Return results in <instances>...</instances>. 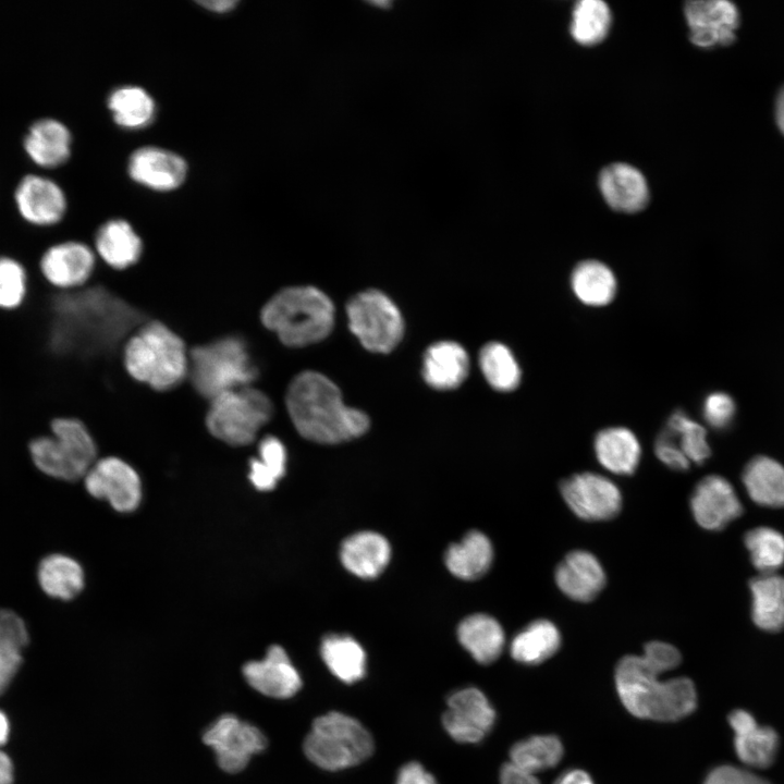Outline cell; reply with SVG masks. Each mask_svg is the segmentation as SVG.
Returning <instances> with one entry per match:
<instances>
[{
    "instance_id": "83f0119b",
    "label": "cell",
    "mask_w": 784,
    "mask_h": 784,
    "mask_svg": "<svg viewBox=\"0 0 784 784\" xmlns=\"http://www.w3.org/2000/svg\"><path fill=\"white\" fill-rule=\"evenodd\" d=\"M742 480L754 502L768 507H784V466L758 455L745 466Z\"/></svg>"
},
{
    "instance_id": "484cf974",
    "label": "cell",
    "mask_w": 784,
    "mask_h": 784,
    "mask_svg": "<svg viewBox=\"0 0 784 784\" xmlns=\"http://www.w3.org/2000/svg\"><path fill=\"white\" fill-rule=\"evenodd\" d=\"M593 446L599 463L617 475L633 474L640 461L639 441L624 427L602 429L597 433Z\"/></svg>"
},
{
    "instance_id": "ee69618b",
    "label": "cell",
    "mask_w": 784,
    "mask_h": 784,
    "mask_svg": "<svg viewBox=\"0 0 784 784\" xmlns=\"http://www.w3.org/2000/svg\"><path fill=\"white\" fill-rule=\"evenodd\" d=\"M28 274L24 265L10 256H0V310L20 308L27 296Z\"/></svg>"
},
{
    "instance_id": "3957f363",
    "label": "cell",
    "mask_w": 784,
    "mask_h": 784,
    "mask_svg": "<svg viewBox=\"0 0 784 784\" xmlns=\"http://www.w3.org/2000/svg\"><path fill=\"white\" fill-rule=\"evenodd\" d=\"M261 321L287 346H305L323 340L334 323L330 298L314 286L286 287L261 309Z\"/></svg>"
},
{
    "instance_id": "603a6c76",
    "label": "cell",
    "mask_w": 784,
    "mask_h": 784,
    "mask_svg": "<svg viewBox=\"0 0 784 784\" xmlns=\"http://www.w3.org/2000/svg\"><path fill=\"white\" fill-rule=\"evenodd\" d=\"M468 371V355L456 342H437L429 346L424 355L422 377L433 389H454L463 383Z\"/></svg>"
},
{
    "instance_id": "7a4b0ae2",
    "label": "cell",
    "mask_w": 784,
    "mask_h": 784,
    "mask_svg": "<svg viewBox=\"0 0 784 784\" xmlns=\"http://www.w3.org/2000/svg\"><path fill=\"white\" fill-rule=\"evenodd\" d=\"M660 674L642 656L624 657L615 671L624 707L637 718L657 721H676L690 714L697 705L694 683L686 677L663 682Z\"/></svg>"
},
{
    "instance_id": "d4e9b609",
    "label": "cell",
    "mask_w": 784,
    "mask_h": 784,
    "mask_svg": "<svg viewBox=\"0 0 784 784\" xmlns=\"http://www.w3.org/2000/svg\"><path fill=\"white\" fill-rule=\"evenodd\" d=\"M71 140V133L63 123L54 119H40L28 128L24 148L38 166L54 168L69 159Z\"/></svg>"
},
{
    "instance_id": "f6af8a7d",
    "label": "cell",
    "mask_w": 784,
    "mask_h": 784,
    "mask_svg": "<svg viewBox=\"0 0 784 784\" xmlns=\"http://www.w3.org/2000/svg\"><path fill=\"white\" fill-rule=\"evenodd\" d=\"M735 413L732 397L724 392H714L703 403V417L715 429H724L731 424Z\"/></svg>"
},
{
    "instance_id": "8fae6325",
    "label": "cell",
    "mask_w": 784,
    "mask_h": 784,
    "mask_svg": "<svg viewBox=\"0 0 784 784\" xmlns=\"http://www.w3.org/2000/svg\"><path fill=\"white\" fill-rule=\"evenodd\" d=\"M83 479L90 495L107 500L118 512H133L140 503L139 476L121 458L109 456L96 461Z\"/></svg>"
},
{
    "instance_id": "f546056e",
    "label": "cell",
    "mask_w": 784,
    "mask_h": 784,
    "mask_svg": "<svg viewBox=\"0 0 784 784\" xmlns=\"http://www.w3.org/2000/svg\"><path fill=\"white\" fill-rule=\"evenodd\" d=\"M37 580L42 591L54 599L71 600L84 587V571L73 558L53 553L41 559Z\"/></svg>"
},
{
    "instance_id": "9f6ffc18",
    "label": "cell",
    "mask_w": 784,
    "mask_h": 784,
    "mask_svg": "<svg viewBox=\"0 0 784 784\" xmlns=\"http://www.w3.org/2000/svg\"><path fill=\"white\" fill-rule=\"evenodd\" d=\"M10 734V723L7 715L0 710V746L8 742Z\"/></svg>"
},
{
    "instance_id": "8992f818",
    "label": "cell",
    "mask_w": 784,
    "mask_h": 784,
    "mask_svg": "<svg viewBox=\"0 0 784 784\" xmlns=\"http://www.w3.org/2000/svg\"><path fill=\"white\" fill-rule=\"evenodd\" d=\"M372 751L373 739L362 723L335 711L317 718L304 742L306 757L328 771L356 765Z\"/></svg>"
},
{
    "instance_id": "2e32d148",
    "label": "cell",
    "mask_w": 784,
    "mask_h": 784,
    "mask_svg": "<svg viewBox=\"0 0 784 784\" xmlns=\"http://www.w3.org/2000/svg\"><path fill=\"white\" fill-rule=\"evenodd\" d=\"M690 509L695 520L708 530H721L743 514L733 486L718 475L707 476L697 483Z\"/></svg>"
},
{
    "instance_id": "7bdbcfd3",
    "label": "cell",
    "mask_w": 784,
    "mask_h": 784,
    "mask_svg": "<svg viewBox=\"0 0 784 784\" xmlns=\"http://www.w3.org/2000/svg\"><path fill=\"white\" fill-rule=\"evenodd\" d=\"M665 429L689 462L702 464L710 456L706 429L683 411L671 415Z\"/></svg>"
},
{
    "instance_id": "7dc6e473",
    "label": "cell",
    "mask_w": 784,
    "mask_h": 784,
    "mask_svg": "<svg viewBox=\"0 0 784 784\" xmlns=\"http://www.w3.org/2000/svg\"><path fill=\"white\" fill-rule=\"evenodd\" d=\"M644 659L659 671L666 672L681 663V653L672 645L651 641L645 646Z\"/></svg>"
},
{
    "instance_id": "9a60e30c",
    "label": "cell",
    "mask_w": 784,
    "mask_h": 784,
    "mask_svg": "<svg viewBox=\"0 0 784 784\" xmlns=\"http://www.w3.org/2000/svg\"><path fill=\"white\" fill-rule=\"evenodd\" d=\"M42 278L53 287L74 290L82 286L95 268V255L84 243L66 241L48 247L38 262Z\"/></svg>"
},
{
    "instance_id": "cb8c5ba5",
    "label": "cell",
    "mask_w": 784,
    "mask_h": 784,
    "mask_svg": "<svg viewBox=\"0 0 784 784\" xmlns=\"http://www.w3.org/2000/svg\"><path fill=\"white\" fill-rule=\"evenodd\" d=\"M344 567L364 579L377 577L390 561L391 548L388 540L373 531H362L344 540L341 547Z\"/></svg>"
},
{
    "instance_id": "ac0fdd59",
    "label": "cell",
    "mask_w": 784,
    "mask_h": 784,
    "mask_svg": "<svg viewBox=\"0 0 784 784\" xmlns=\"http://www.w3.org/2000/svg\"><path fill=\"white\" fill-rule=\"evenodd\" d=\"M243 675L254 689L272 698H290L302 687L297 670L278 645L269 647L262 660L247 662Z\"/></svg>"
},
{
    "instance_id": "d590c367",
    "label": "cell",
    "mask_w": 784,
    "mask_h": 784,
    "mask_svg": "<svg viewBox=\"0 0 784 784\" xmlns=\"http://www.w3.org/2000/svg\"><path fill=\"white\" fill-rule=\"evenodd\" d=\"M28 639L25 622L11 610H0V695L15 677Z\"/></svg>"
},
{
    "instance_id": "60d3db41",
    "label": "cell",
    "mask_w": 784,
    "mask_h": 784,
    "mask_svg": "<svg viewBox=\"0 0 784 784\" xmlns=\"http://www.w3.org/2000/svg\"><path fill=\"white\" fill-rule=\"evenodd\" d=\"M510 756L511 762L535 774L556 765L563 756V746L555 736L537 735L516 743Z\"/></svg>"
},
{
    "instance_id": "4dcf8cb0",
    "label": "cell",
    "mask_w": 784,
    "mask_h": 784,
    "mask_svg": "<svg viewBox=\"0 0 784 784\" xmlns=\"http://www.w3.org/2000/svg\"><path fill=\"white\" fill-rule=\"evenodd\" d=\"M461 645L482 664L495 661L504 647V632L499 622L487 614H474L457 628Z\"/></svg>"
},
{
    "instance_id": "e0dca14e",
    "label": "cell",
    "mask_w": 784,
    "mask_h": 784,
    "mask_svg": "<svg viewBox=\"0 0 784 784\" xmlns=\"http://www.w3.org/2000/svg\"><path fill=\"white\" fill-rule=\"evenodd\" d=\"M14 198L20 215L34 225H53L66 210L61 187L52 180L36 174L25 175L20 181Z\"/></svg>"
},
{
    "instance_id": "5b68a950",
    "label": "cell",
    "mask_w": 784,
    "mask_h": 784,
    "mask_svg": "<svg viewBox=\"0 0 784 784\" xmlns=\"http://www.w3.org/2000/svg\"><path fill=\"white\" fill-rule=\"evenodd\" d=\"M50 432L29 441L34 465L57 479L84 478L97 461L96 443L87 427L77 418L57 417L50 422Z\"/></svg>"
},
{
    "instance_id": "f5cc1de1",
    "label": "cell",
    "mask_w": 784,
    "mask_h": 784,
    "mask_svg": "<svg viewBox=\"0 0 784 784\" xmlns=\"http://www.w3.org/2000/svg\"><path fill=\"white\" fill-rule=\"evenodd\" d=\"M13 763L11 758L0 750V784H13Z\"/></svg>"
},
{
    "instance_id": "7c38bea8",
    "label": "cell",
    "mask_w": 784,
    "mask_h": 784,
    "mask_svg": "<svg viewBox=\"0 0 784 784\" xmlns=\"http://www.w3.org/2000/svg\"><path fill=\"white\" fill-rule=\"evenodd\" d=\"M569 509L586 520H607L620 513L622 495L614 482L595 473H580L560 483Z\"/></svg>"
},
{
    "instance_id": "6da1fadb",
    "label": "cell",
    "mask_w": 784,
    "mask_h": 784,
    "mask_svg": "<svg viewBox=\"0 0 784 784\" xmlns=\"http://www.w3.org/2000/svg\"><path fill=\"white\" fill-rule=\"evenodd\" d=\"M285 403L296 430L314 442L341 443L369 428L368 416L346 406L339 388L316 371H304L292 380Z\"/></svg>"
},
{
    "instance_id": "277c9868",
    "label": "cell",
    "mask_w": 784,
    "mask_h": 784,
    "mask_svg": "<svg viewBox=\"0 0 784 784\" xmlns=\"http://www.w3.org/2000/svg\"><path fill=\"white\" fill-rule=\"evenodd\" d=\"M124 365L135 380L159 391L174 388L188 372L182 339L157 321L143 326L130 338Z\"/></svg>"
},
{
    "instance_id": "db71d44e",
    "label": "cell",
    "mask_w": 784,
    "mask_h": 784,
    "mask_svg": "<svg viewBox=\"0 0 784 784\" xmlns=\"http://www.w3.org/2000/svg\"><path fill=\"white\" fill-rule=\"evenodd\" d=\"M199 3L210 11L222 13V12L232 10L236 5L237 2L232 1V0H220V1H203Z\"/></svg>"
},
{
    "instance_id": "9c48e42d",
    "label": "cell",
    "mask_w": 784,
    "mask_h": 784,
    "mask_svg": "<svg viewBox=\"0 0 784 784\" xmlns=\"http://www.w3.org/2000/svg\"><path fill=\"white\" fill-rule=\"evenodd\" d=\"M351 331L375 353H389L402 340L404 321L396 305L382 292L358 293L346 305Z\"/></svg>"
},
{
    "instance_id": "816d5d0a",
    "label": "cell",
    "mask_w": 784,
    "mask_h": 784,
    "mask_svg": "<svg viewBox=\"0 0 784 784\" xmlns=\"http://www.w3.org/2000/svg\"><path fill=\"white\" fill-rule=\"evenodd\" d=\"M554 784H593V782L585 771L571 770L563 773Z\"/></svg>"
},
{
    "instance_id": "681fc988",
    "label": "cell",
    "mask_w": 784,
    "mask_h": 784,
    "mask_svg": "<svg viewBox=\"0 0 784 784\" xmlns=\"http://www.w3.org/2000/svg\"><path fill=\"white\" fill-rule=\"evenodd\" d=\"M396 784H437V782L421 764L409 762L400 770Z\"/></svg>"
},
{
    "instance_id": "f35d334b",
    "label": "cell",
    "mask_w": 784,
    "mask_h": 784,
    "mask_svg": "<svg viewBox=\"0 0 784 784\" xmlns=\"http://www.w3.org/2000/svg\"><path fill=\"white\" fill-rule=\"evenodd\" d=\"M611 21V11L605 2L580 0L572 12L571 35L583 46L597 45L607 37Z\"/></svg>"
},
{
    "instance_id": "4fadbf2b",
    "label": "cell",
    "mask_w": 784,
    "mask_h": 784,
    "mask_svg": "<svg viewBox=\"0 0 784 784\" xmlns=\"http://www.w3.org/2000/svg\"><path fill=\"white\" fill-rule=\"evenodd\" d=\"M495 712L487 697L468 687L452 694L442 723L449 735L458 743H478L494 724Z\"/></svg>"
},
{
    "instance_id": "f1b7e54d",
    "label": "cell",
    "mask_w": 784,
    "mask_h": 784,
    "mask_svg": "<svg viewBox=\"0 0 784 784\" xmlns=\"http://www.w3.org/2000/svg\"><path fill=\"white\" fill-rule=\"evenodd\" d=\"M95 244L99 256L114 269H125L135 264L143 246L132 225L121 219L110 220L101 225Z\"/></svg>"
},
{
    "instance_id": "ab89813d",
    "label": "cell",
    "mask_w": 784,
    "mask_h": 784,
    "mask_svg": "<svg viewBox=\"0 0 784 784\" xmlns=\"http://www.w3.org/2000/svg\"><path fill=\"white\" fill-rule=\"evenodd\" d=\"M286 450L273 436L265 437L258 446V457L249 461L248 478L259 491L272 490L285 473Z\"/></svg>"
},
{
    "instance_id": "4316f807",
    "label": "cell",
    "mask_w": 784,
    "mask_h": 784,
    "mask_svg": "<svg viewBox=\"0 0 784 784\" xmlns=\"http://www.w3.org/2000/svg\"><path fill=\"white\" fill-rule=\"evenodd\" d=\"M751 618L765 632L784 628V577L764 573L750 579Z\"/></svg>"
},
{
    "instance_id": "44dd1931",
    "label": "cell",
    "mask_w": 784,
    "mask_h": 784,
    "mask_svg": "<svg viewBox=\"0 0 784 784\" xmlns=\"http://www.w3.org/2000/svg\"><path fill=\"white\" fill-rule=\"evenodd\" d=\"M735 733L734 746L738 758L754 768L770 767L779 748V736L769 726H760L745 710H735L728 716Z\"/></svg>"
},
{
    "instance_id": "bcb514c9",
    "label": "cell",
    "mask_w": 784,
    "mask_h": 784,
    "mask_svg": "<svg viewBox=\"0 0 784 784\" xmlns=\"http://www.w3.org/2000/svg\"><path fill=\"white\" fill-rule=\"evenodd\" d=\"M654 452L663 464L674 470H686L689 468L690 462L676 445L665 428L656 439Z\"/></svg>"
},
{
    "instance_id": "52a82bcc",
    "label": "cell",
    "mask_w": 784,
    "mask_h": 784,
    "mask_svg": "<svg viewBox=\"0 0 784 784\" xmlns=\"http://www.w3.org/2000/svg\"><path fill=\"white\" fill-rule=\"evenodd\" d=\"M188 369L194 388L210 400L249 385L257 376L245 343L235 336L195 347L191 353Z\"/></svg>"
},
{
    "instance_id": "11a10c76",
    "label": "cell",
    "mask_w": 784,
    "mask_h": 784,
    "mask_svg": "<svg viewBox=\"0 0 784 784\" xmlns=\"http://www.w3.org/2000/svg\"><path fill=\"white\" fill-rule=\"evenodd\" d=\"M775 117L777 126L784 134V87L781 89L776 99Z\"/></svg>"
},
{
    "instance_id": "ffe728a7",
    "label": "cell",
    "mask_w": 784,
    "mask_h": 784,
    "mask_svg": "<svg viewBox=\"0 0 784 784\" xmlns=\"http://www.w3.org/2000/svg\"><path fill=\"white\" fill-rule=\"evenodd\" d=\"M599 188L605 203L614 210L634 213L649 200V189L642 173L627 163H612L599 175Z\"/></svg>"
},
{
    "instance_id": "d6986e66",
    "label": "cell",
    "mask_w": 784,
    "mask_h": 784,
    "mask_svg": "<svg viewBox=\"0 0 784 784\" xmlns=\"http://www.w3.org/2000/svg\"><path fill=\"white\" fill-rule=\"evenodd\" d=\"M186 171L182 157L159 147H142L131 155L128 161L130 176L155 191L175 189L183 183Z\"/></svg>"
},
{
    "instance_id": "74e56055",
    "label": "cell",
    "mask_w": 784,
    "mask_h": 784,
    "mask_svg": "<svg viewBox=\"0 0 784 784\" xmlns=\"http://www.w3.org/2000/svg\"><path fill=\"white\" fill-rule=\"evenodd\" d=\"M479 366L487 382L497 391L511 392L522 380L520 367L503 343H487L479 353Z\"/></svg>"
},
{
    "instance_id": "c3c4849f",
    "label": "cell",
    "mask_w": 784,
    "mask_h": 784,
    "mask_svg": "<svg viewBox=\"0 0 784 784\" xmlns=\"http://www.w3.org/2000/svg\"><path fill=\"white\" fill-rule=\"evenodd\" d=\"M705 784H770L755 773L734 765H721L712 770Z\"/></svg>"
},
{
    "instance_id": "7402d4cb",
    "label": "cell",
    "mask_w": 784,
    "mask_h": 784,
    "mask_svg": "<svg viewBox=\"0 0 784 784\" xmlns=\"http://www.w3.org/2000/svg\"><path fill=\"white\" fill-rule=\"evenodd\" d=\"M555 581L568 598L588 602L595 599L605 585V573L597 558L590 552H569L558 565Z\"/></svg>"
},
{
    "instance_id": "836d02e7",
    "label": "cell",
    "mask_w": 784,
    "mask_h": 784,
    "mask_svg": "<svg viewBox=\"0 0 784 784\" xmlns=\"http://www.w3.org/2000/svg\"><path fill=\"white\" fill-rule=\"evenodd\" d=\"M561 635L548 620H536L522 629L512 640L510 651L514 660L525 664H539L552 657L560 648Z\"/></svg>"
},
{
    "instance_id": "30bf717a",
    "label": "cell",
    "mask_w": 784,
    "mask_h": 784,
    "mask_svg": "<svg viewBox=\"0 0 784 784\" xmlns=\"http://www.w3.org/2000/svg\"><path fill=\"white\" fill-rule=\"evenodd\" d=\"M203 740L212 748L219 767L229 773L244 770L250 758L267 746V738L258 727L233 714H223L212 722Z\"/></svg>"
},
{
    "instance_id": "b9f144b4",
    "label": "cell",
    "mask_w": 784,
    "mask_h": 784,
    "mask_svg": "<svg viewBox=\"0 0 784 784\" xmlns=\"http://www.w3.org/2000/svg\"><path fill=\"white\" fill-rule=\"evenodd\" d=\"M752 565L760 572L772 573L784 565V535L770 527H757L744 536Z\"/></svg>"
},
{
    "instance_id": "f907efd6",
    "label": "cell",
    "mask_w": 784,
    "mask_h": 784,
    "mask_svg": "<svg viewBox=\"0 0 784 784\" xmlns=\"http://www.w3.org/2000/svg\"><path fill=\"white\" fill-rule=\"evenodd\" d=\"M501 784H540L534 773L514 764L505 763L500 772Z\"/></svg>"
},
{
    "instance_id": "5bb4252c",
    "label": "cell",
    "mask_w": 784,
    "mask_h": 784,
    "mask_svg": "<svg viewBox=\"0 0 784 784\" xmlns=\"http://www.w3.org/2000/svg\"><path fill=\"white\" fill-rule=\"evenodd\" d=\"M690 41L701 48L727 46L739 24L737 8L726 0L689 1L684 8Z\"/></svg>"
},
{
    "instance_id": "e575fe53",
    "label": "cell",
    "mask_w": 784,
    "mask_h": 784,
    "mask_svg": "<svg viewBox=\"0 0 784 784\" xmlns=\"http://www.w3.org/2000/svg\"><path fill=\"white\" fill-rule=\"evenodd\" d=\"M321 657L330 672L346 684L357 682L365 675V651L351 636L324 637L321 644Z\"/></svg>"
},
{
    "instance_id": "d6a6232c",
    "label": "cell",
    "mask_w": 784,
    "mask_h": 784,
    "mask_svg": "<svg viewBox=\"0 0 784 784\" xmlns=\"http://www.w3.org/2000/svg\"><path fill=\"white\" fill-rule=\"evenodd\" d=\"M492 558L493 550L488 537L480 531H470L461 542L448 549L445 564L454 576L473 580L487 573Z\"/></svg>"
},
{
    "instance_id": "8d00e7d4",
    "label": "cell",
    "mask_w": 784,
    "mask_h": 784,
    "mask_svg": "<svg viewBox=\"0 0 784 784\" xmlns=\"http://www.w3.org/2000/svg\"><path fill=\"white\" fill-rule=\"evenodd\" d=\"M108 107L117 124L124 128H142L154 119L156 107L149 94L140 87L125 86L113 90Z\"/></svg>"
},
{
    "instance_id": "ba28073f",
    "label": "cell",
    "mask_w": 784,
    "mask_h": 784,
    "mask_svg": "<svg viewBox=\"0 0 784 784\" xmlns=\"http://www.w3.org/2000/svg\"><path fill=\"white\" fill-rule=\"evenodd\" d=\"M206 425L217 439L233 446L252 443L272 414V404L250 385L224 392L212 400Z\"/></svg>"
},
{
    "instance_id": "1f68e13d",
    "label": "cell",
    "mask_w": 784,
    "mask_h": 784,
    "mask_svg": "<svg viewBox=\"0 0 784 784\" xmlns=\"http://www.w3.org/2000/svg\"><path fill=\"white\" fill-rule=\"evenodd\" d=\"M575 296L588 306H605L616 295L617 282L613 271L599 260H584L571 274Z\"/></svg>"
}]
</instances>
